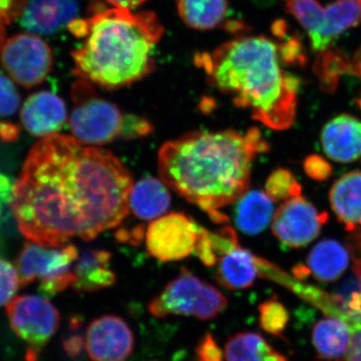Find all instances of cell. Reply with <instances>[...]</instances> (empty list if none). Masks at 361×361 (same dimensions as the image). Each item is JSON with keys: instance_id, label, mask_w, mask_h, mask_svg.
Returning a JSON list of instances; mask_svg holds the SVG:
<instances>
[{"instance_id": "cell-1", "label": "cell", "mask_w": 361, "mask_h": 361, "mask_svg": "<svg viewBox=\"0 0 361 361\" xmlns=\"http://www.w3.org/2000/svg\"><path fill=\"white\" fill-rule=\"evenodd\" d=\"M133 179L106 149L75 137L47 135L32 147L13 185L11 212L28 241L63 247L90 241L129 214Z\"/></svg>"}, {"instance_id": "cell-2", "label": "cell", "mask_w": 361, "mask_h": 361, "mask_svg": "<svg viewBox=\"0 0 361 361\" xmlns=\"http://www.w3.org/2000/svg\"><path fill=\"white\" fill-rule=\"evenodd\" d=\"M269 149L257 128L247 132L190 133L161 146V179L180 197L205 211L217 224L229 219L221 209L248 191L255 157Z\"/></svg>"}, {"instance_id": "cell-3", "label": "cell", "mask_w": 361, "mask_h": 361, "mask_svg": "<svg viewBox=\"0 0 361 361\" xmlns=\"http://www.w3.org/2000/svg\"><path fill=\"white\" fill-rule=\"evenodd\" d=\"M195 63L209 84L231 97L235 106L275 130L296 118L299 80L283 70L279 44L264 35H243L196 54Z\"/></svg>"}, {"instance_id": "cell-4", "label": "cell", "mask_w": 361, "mask_h": 361, "mask_svg": "<svg viewBox=\"0 0 361 361\" xmlns=\"http://www.w3.org/2000/svg\"><path fill=\"white\" fill-rule=\"evenodd\" d=\"M84 44L71 52L73 73L104 90H118L148 77L164 26L153 11L106 7L94 1Z\"/></svg>"}, {"instance_id": "cell-5", "label": "cell", "mask_w": 361, "mask_h": 361, "mask_svg": "<svg viewBox=\"0 0 361 361\" xmlns=\"http://www.w3.org/2000/svg\"><path fill=\"white\" fill-rule=\"evenodd\" d=\"M227 306V298L222 292L182 268L178 277L149 302L148 310L159 318L193 316L207 322L218 317Z\"/></svg>"}, {"instance_id": "cell-6", "label": "cell", "mask_w": 361, "mask_h": 361, "mask_svg": "<svg viewBox=\"0 0 361 361\" xmlns=\"http://www.w3.org/2000/svg\"><path fill=\"white\" fill-rule=\"evenodd\" d=\"M285 8L306 30L311 47L319 54L361 23V0H334L325 6L317 0H288Z\"/></svg>"}, {"instance_id": "cell-7", "label": "cell", "mask_w": 361, "mask_h": 361, "mask_svg": "<svg viewBox=\"0 0 361 361\" xmlns=\"http://www.w3.org/2000/svg\"><path fill=\"white\" fill-rule=\"evenodd\" d=\"M71 130L78 141L101 146L121 135L122 114L115 104L97 94L92 82L78 78L71 87Z\"/></svg>"}, {"instance_id": "cell-8", "label": "cell", "mask_w": 361, "mask_h": 361, "mask_svg": "<svg viewBox=\"0 0 361 361\" xmlns=\"http://www.w3.org/2000/svg\"><path fill=\"white\" fill-rule=\"evenodd\" d=\"M78 257V248L73 244L44 247L26 242L16 260L20 286L39 282L44 295L61 293L75 281L73 267Z\"/></svg>"}, {"instance_id": "cell-9", "label": "cell", "mask_w": 361, "mask_h": 361, "mask_svg": "<svg viewBox=\"0 0 361 361\" xmlns=\"http://www.w3.org/2000/svg\"><path fill=\"white\" fill-rule=\"evenodd\" d=\"M7 317L14 334L26 344V361H37L40 353L59 327L58 310L49 299L23 295L6 305Z\"/></svg>"}, {"instance_id": "cell-10", "label": "cell", "mask_w": 361, "mask_h": 361, "mask_svg": "<svg viewBox=\"0 0 361 361\" xmlns=\"http://www.w3.org/2000/svg\"><path fill=\"white\" fill-rule=\"evenodd\" d=\"M1 63L14 82L30 89L44 82L51 73L54 56L39 35L18 33L2 45Z\"/></svg>"}, {"instance_id": "cell-11", "label": "cell", "mask_w": 361, "mask_h": 361, "mask_svg": "<svg viewBox=\"0 0 361 361\" xmlns=\"http://www.w3.org/2000/svg\"><path fill=\"white\" fill-rule=\"evenodd\" d=\"M200 225L185 214L163 216L154 220L147 229V249L163 262L182 260L193 253Z\"/></svg>"}, {"instance_id": "cell-12", "label": "cell", "mask_w": 361, "mask_h": 361, "mask_svg": "<svg viewBox=\"0 0 361 361\" xmlns=\"http://www.w3.org/2000/svg\"><path fill=\"white\" fill-rule=\"evenodd\" d=\"M329 216L318 212L310 201L296 196L284 201L272 220L273 234L283 245L299 249L319 236Z\"/></svg>"}, {"instance_id": "cell-13", "label": "cell", "mask_w": 361, "mask_h": 361, "mask_svg": "<svg viewBox=\"0 0 361 361\" xmlns=\"http://www.w3.org/2000/svg\"><path fill=\"white\" fill-rule=\"evenodd\" d=\"M85 346L92 361H127L134 351L135 336L123 318L99 316L87 327Z\"/></svg>"}, {"instance_id": "cell-14", "label": "cell", "mask_w": 361, "mask_h": 361, "mask_svg": "<svg viewBox=\"0 0 361 361\" xmlns=\"http://www.w3.org/2000/svg\"><path fill=\"white\" fill-rule=\"evenodd\" d=\"M65 102L51 92L42 90L26 99L20 111L25 129L33 137L58 134L66 122Z\"/></svg>"}, {"instance_id": "cell-15", "label": "cell", "mask_w": 361, "mask_h": 361, "mask_svg": "<svg viewBox=\"0 0 361 361\" xmlns=\"http://www.w3.org/2000/svg\"><path fill=\"white\" fill-rule=\"evenodd\" d=\"M78 13V0H25L20 23L26 32L49 35L68 25Z\"/></svg>"}, {"instance_id": "cell-16", "label": "cell", "mask_w": 361, "mask_h": 361, "mask_svg": "<svg viewBox=\"0 0 361 361\" xmlns=\"http://www.w3.org/2000/svg\"><path fill=\"white\" fill-rule=\"evenodd\" d=\"M320 140L330 160L350 163L361 158V122L355 116L341 115L330 120Z\"/></svg>"}, {"instance_id": "cell-17", "label": "cell", "mask_w": 361, "mask_h": 361, "mask_svg": "<svg viewBox=\"0 0 361 361\" xmlns=\"http://www.w3.org/2000/svg\"><path fill=\"white\" fill-rule=\"evenodd\" d=\"M349 265V254L345 247L334 240H324L312 249L305 266L294 268L296 279L312 275L322 283L336 281L344 274Z\"/></svg>"}, {"instance_id": "cell-18", "label": "cell", "mask_w": 361, "mask_h": 361, "mask_svg": "<svg viewBox=\"0 0 361 361\" xmlns=\"http://www.w3.org/2000/svg\"><path fill=\"white\" fill-rule=\"evenodd\" d=\"M329 201L339 222L353 237H361V171H351L336 180Z\"/></svg>"}, {"instance_id": "cell-19", "label": "cell", "mask_w": 361, "mask_h": 361, "mask_svg": "<svg viewBox=\"0 0 361 361\" xmlns=\"http://www.w3.org/2000/svg\"><path fill=\"white\" fill-rule=\"evenodd\" d=\"M111 253L104 250H85L73 264L75 281L71 286L78 292H96L110 288L116 275L110 269Z\"/></svg>"}, {"instance_id": "cell-20", "label": "cell", "mask_w": 361, "mask_h": 361, "mask_svg": "<svg viewBox=\"0 0 361 361\" xmlns=\"http://www.w3.org/2000/svg\"><path fill=\"white\" fill-rule=\"evenodd\" d=\"M218 282L229 290H244L259 276L256 256L237 246L220 259L217 268Z\"/></svg>"}, {"instance_id": "cell-21", "label": "cell", "mask_w": 361, "mask_h": 361, "mask_svg": "<svg viewBox=\"0 0 361 361\" xmlns=\"http://www.w3.org/2000/svg\"><path fill=\"white\" fill-rule=\"evenodd\" d=\"M171 197L163 180L156 178H145L133 186L129 207L137 218L156 220L169 209Z\"/></svg>"}, {"instance_id": "cell-22", "label": "cell", "mask_w": 361, "mask_h": 361, "mask_svg": "<svg viewBox=\"0 0 361 361\" xmlns=\"http://www.w3.org/2000/svg\"><path fill=\"white\" fill-rule=\"evenodd\" d=\"M353 336V327L341 318L320 320L313 329V344L318 355L325 360H338L345 355Z\"/></svg>"}, {"instance_id": "cell-23", "label": "cell", "mask_w": 361, "mask_h": 361, "mask_svg": "<svg viewBox=\"0 0 361 361\" xmlns=\"http://www.w3.org/2000/svg\"><path fill=\"white\" fill-rule=\"evenodd\" d=\"M274 206L269 197L261 191L246 192L236 207L237 227L246 234L264 231L274 217Z\"/></svg>"}, {"instance_id": "cell-24", "label": "cell", "mask_w": 361, "mask_h": 361, "mask_svg": "<svg viewBox=\"0 0 361 361\" xmlns=\"http://www.w3.org/2000/svg\"><path fill=\"white\" fill-rule=\"evenodd\" d=\"M178 13L189 27L209 30L224 23L227 0H177Z\"/></svg>"}, {"instance_id": "cell-25", "label": "cell", "mask_w": 361, "mask_h": 361, "mask_svg": "<svg viewBox=\"0 0 361 361\" xmlns=\"http://www.w3.org/2000/svg\"><path fill=\"white\" fill-rule=\"evenodd\" d=\"M226 361H288L255 332H240L226 342Z\"/></svg>"}, {"instance_id": "cell-26", "label": "cell", "mask_w": 361, "mask_h": 361, "mask_svg": "<svg viewBox=\"0 0 361 361\" xmlns=\"http://www.w3.org/2000/svg\"><path fill=\"white\" fill-rule=\"evenodd\" d=\"M237 246L238 238L236 233L229 226L215 232L208 231L200 226L194 252L204 265L213 267Z\"/></svg>"}, {"instance_id": "cell-27", "label": "cell", "mask_w": 361, "mask_h": 361, "mask_svg": "<svg viewBox=\"0 0 361 361\" xmlns=\"http://www.w3.org/2000/svg\"><path fill=\"white\" fill-rule=\"evenodd\" d=\"M316 75L322 82L323 90L331 92L336 89L339 78L351 73V61L337 49L320 52L315 66Z\"/></svg>"}, {"instance_id": "cell-28", "label": "cell", "mask_w": 361, "mask_h": 361, "mask_svg": "<svg viewBox=\"0 0 361 361\" xmlns=\"http://www.w3.org/2000/svg\"><path fill=\"white\" fill-rule=\"evenodd\" d=\"M302 189L290 171L277 169L271 173L265 184V193L274 202H284L300 196Z\"/></svg>"}, {"instance_id": "cell-29", "label": "cell", "mask_w": 361, "mask_h": 361, "mask_svg": "<svg viewBox=\"0 0 361 361\" xmlns=\"http://www.w3.org/2000/svg\"><path fill=\"white\" fill-rule=\"evenodd\" d=\"M259 323L268 334L281 336L289 322V313L276 299L261 304L258 308Z\"/></svg>"}, {"instance_id": "cell-30", "label": "cell", "mask_w": 361, "mask_h": 361, "mask_svg": "<svg viewBox=\"0 0 361 361\" xmlns=\"http://www.w3.org/2000/svg\"><path fill=\"white\" fill-rule=\"evenodd\" d=\"M20 287L16 268L9 261L0 257V307L6 306Z\"/></svg>"}, {"instance_id": "cell-31", "label": "cell", "mask_w": 361, "mask_h": 361, "mask_svg": "<svg viewBox=\"0 0 361 361\" xmlns=\"http://www.w3.org/2000/svg\"><path fill=\"white\" fill-rule=\"evenodd\" d=\"M20 104V96L13 80L0 73V118L14 115Z\"/></svg>"}, {"instance_id": "cell-32", "label": "cell", "mask_w": 361, "mask_h": 361, "mask_svg": "<svg viewBox=\"0 0 361 361\" xmlns=\"http://www.w3.org/2000/svg\"><path fill=\"white\" fill-rule=\"evenodd\" d=\"M153 132V125L141 116L129 115L123 116L121 135L128 139L146 137Z\"/></svg>"}, {"instance_id": "cell-33", "label": "cell", "mask_w": 361, "mask_h": 361, "mask_svg": "<svg viewBox=\"0 0 361 361\" xmlns=\"http://www.w3.org/2000/svg\"><path fill=\"white\" fill-rule=\"evenodd\" d=\"M196 361H224V355L210 332L202 337L195 349Z\"/></svg>"}, {"instance_id": "cell-34", "label": "cell", "mask_w": 361, "mask_h": 361, "mask_svg": "<svg viewBox=\"0 0 361 361\" xmlns=\"http://www.w3.org/2000/svg\"><path fill=\"white\" fill-rule=\"evenodd\" d=\"M306 175L315 180H325L332 174V167L329 161L318 155L308 156L303 161Z\"/></svg>"}, {"instance_id": "cell-35", "label": "cell", "mask_w": 361, "mask_h": 361, "mask_svg": "<svg viewBox=\"0 0 361 361\" xmlns=\"http://www.w3.org/2000/svg\"><path fill=\"white\" fill-rule=\"evenodd\" d=\"M13 185L11 177L0 173V227L6 225L11 212Z\"/></svg>"}, {"instance_id": "cell-36", "label": "cell", "mask_w": 361, "mask_h": 361, "mask_svg": "<svg viewBox=\"0 0 361 361\" xmlns=\"http://www.w3.org/2000/svg\"><path fill=\"white\" fill-rule=\"evenodd\" d=\"M25 4V0H0V21L9 25L23 13Z\"/></svg>"}, {"instance_id": "cell-37", "label": "cell", "mask_w": 361, "mask_h": 361, "mask_svg": "<svg viewBox=\"0 0 361 361\" xmlns=\"http://www.w3.org/2000/svg\"><path fill=\"white\" fill-rule=\"evenodd\" d=\"M353 336L345 355L336 361H361V323L351 325Z\"/></svg>"}, {"instance_id": "cell-38", "label": "cell", "mask_w": 361, "mask_h": 361, "mask_svg": "<svg viewBox=\"0 0 361 361\" xmlns=\"http://www.w3.org/2000/svg\"><path fill=\"white\" fill-rule=\"evenodd\" d=\"M20 129L16 123L0 122V140L6 142L16 141L20 137Z\"/></svg>"}, {"instance_id": "cell-39", "label": "cell", "mask_w": 361, "mask_h": 361, "mask_svg": "<svg viewBox=\"0 0 361 361\" xmlns=\"http://www.w3.org/2000/svg\"><path fill=\"white\" fill-rule=\"evenodd\" d=\"M68 30L71 32V35L78 37V39H82V37H87V33H89L90 26L87 20H82V18H75L71 20L68 25Z\"/></svg>"}, {"instance_id": "cell-40", "label": "cell", "mask_w": 361, "mask_h": 361, "mask_svg": "<svg viewBox=\"0 0 361 361\" xmlns=\"http://www.w3.org/2000/svg\"><path fill=\"white\" fill-rule=\"evenodd\" d=\"M111 6L118 7V8L133 9L142 6L147 0H104Z\"/></svg>"}, {"instance_id": "cell-41", "label": "cell", "mask_w": 361, "mask_h": 361, "mask_svg": "<svg viewBox=\"0 0 361 361\" xmlns=\"http://www.w3.org/2000/svg\"><path fill=\"white\" fill-rule=\"evenodd\" d=\"M351 73L361 78V45L351 61Z\"/></svg>"}, {"instance_id": "cell-42", "label": "cell", "mask_w": 361, "mask_h": 361, "mask_svg": "<svg viewBox=\"0 0 361 361\" xmlns=\"http://www.w3.org/2000/svg\"><path fill=\"white\" fill-rule=\"evenodd\" d=\"M6 23L0 21V49L4 44V37H6Z\"/></svg>"}, {"instance_id": "cell-43", "label": "cell", "mask_w": 361, "mask_h": 361, "mask_svg": "<svg viewBox=\"0 0 361 361\" xmlns=\"http://www.w3.org/2000/svg\"><path fill=\"white\" fill-rule=\"evenodd\" d=\"M4 242H2V240L0 239V255H1L2 253H4Z\"/></svg>"}]
</instances>
